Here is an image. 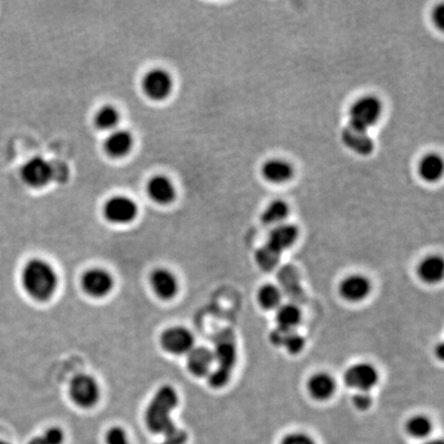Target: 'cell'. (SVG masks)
<instances>
[{
    "instance_id": "38",
    "label": "cell",
    "mask_w": 444,
    "mask_h": 444,
    "mask_svg": "<svg viewBox=\"0 0 444 444\" xmlns=\"http://www.w3.org/2000/svg\"><path fill=\"white\" fill-rule=\"evenodd\" d=\"M160 444H170V443H167V441H166V443H160Z\"/></svg>"
},
{
    "instance_id": "26",
    "label": "cell",
    "mask_w": 444,
    "mask_h": 444,
    "mask_svg": "<svg viewBox=\"0 0 444 444\" xmlns=\"http://www.w3.org/2000/svg\"><path fill=\"white\" fill-rule=\"evenodd\" d=\"M259 306L266 311L277 309L281 306L282 292L279 287L273 284H266L260 287L257 292Z\"/></svg>"
},
{
    "instance_id": "9",
    "label": "cell",
    "mask_w": 444,
    "mask_h": 444,
    "mask_svg": "<svg viewBox=\"0 0 444 444\" xmlns=\"http://www.w3.org/2000/svg\"><path fill=\"white\" fill-rule=\"evenodd\" d=\"M380 380L378 369L370 363L360 362L345 370V385L357 392H369Z\"/></svg>"
},
{
    "instance_id": "36",
    "label": "cell",
    "mask_w": 444,
    "mask_h": 444,
    "mask_svg": "<svg viewBox=\"0 0 444 444\" xmlns=\"http://www.w3.org/2000/svg\"><path fill=\"white\" fill-rule=\"evenodd\" d=\"M424 444H443V443H441V441L434 440V441H429V443H424Z\"/></svg>"
},
{
    "instance_id": "22",
    "label": "cell",
    "mask_w": 444,
    "mask_h": 444,
    "mask_svg": "<svg viewBox=\"0 0 444 444\" xmlns=\"http://www.w3.org/2000/svg\"><path fill=\"white\" fill-rule=\"evenodd\" d=\"M276 313L278 328L285 331H295L302 321V312L292 304H281Z\"/></svg>"
},
{
    "instance_id": "37",
    "label": "cell",
    "mask_w": 444,
    "mask_h": 444,
    "mask_svg": "<svg viewBox=\"0 0 444 444\" xmlns=\"http://www.w3.org/2000/svg\"><path fill=\"white\" fill-rule=\"evenodd\" d=\"M0 444H10V443H6V441L0 440Z\"/></svg>"
},
{
    "instance_id": "28",
    "label": "cell",
    "mask_w": 444,
    "mask_h": 444,
    "mask_svg": "<svg viewBox=\"0 0 444 444\" xmlns=\"http://www.w3.org/2000/svg\"><path fill=\"white\" fill-rule=\"evenodd\" d=\"M306 345V340L300 334L296 333L295 331H285L282 336L281 344L280 347H284L290 354L300 353Z\"/></svg>"
},
{
    "instance_id": "34",
    "label": "cell",
    "mask_w": 444,
    "mask_h": 444,
    "mask_svg": "<svg viewBox=\"0 0 444 444\" xmlns=\"http://www.w3.org/2000/svg\"><path fill=\"white\" fill-rule=\"evenodd\" d=\"M436 354H437V355L439 356V357H440V358L443 357V354H444L443 345H439L438 347H437Z\"/></svg>"
},
{
    "instance_id": "23",
    "label": "cell",
    "mask_w": 444,
    "mask_h": 444,
    "mask_svg": "<svg viewBox=\"0 0 444 444\" xmlns=\"http://www.w3.org/2000/svg\"><path fill=\"white\" fill-rule=\"evenodd\" d=\"M121 123V112L113 105L106 104L99 109L94 116V123L101 131L111 132L118 129Z\"/></svg>"
},
{
    "instance_id": "21",
    "label": "cell",
    "mask_w": 444,
    "mask_h": 444,
    "mask_svg": "<svg viewBox=\"0 0 444 444\" xmlns=\"http://www.w3.org/2000/svg\"><path fill=\"white\" fill-rule=\"evenodd\" d=\"M418 275L425 283H438L443 280L444 275L443 259L436 255L426 257L419 264Z\"/></svg>"
},
{
    "instance_id": "29",
    "label": "cell",
    "mask_w": 444,
    "mask_h": 444,
    "mask_svg": "<svg viewBox=\"0 0 444 444\" xmlns=\"http://www.w3.org/2000/svg\"><path fill=\"white\" fill-rule=\"evenodd\" d=\"M106 444H130L127 433L121 427H112L105 435Z\"/></svg>"
},
{
    "instance_id": "27",
    "label": "cell",
    "mask_w": 444,
    "mask_h": 444,
    "mask_svg": "<svg viewBox=\"0 0 444 444\" xmlns=\"http://www.w3.org/2000/svg\"><path fill=\"white\" fill-rule=\"evenodd\" d=\"M407 430L412 437L424 438L431 433L432 423L427 417L419 414V416L412 417L407 421Z\"/></svg>"
},
{
    "instance_id": "25",
    "label": "cell",
    "mask_w": 444,
    "mask_h": 444,
    "mask_svg": "<svg viewBox=\"0 0 444 444\" xmlns=\"http://www.w3.org/2000/svg\"><path fill=\"white\" fill-rule=\"evenodd\" d=\"M289 215L288 204L284 201H273L262 212L261 222L264 226H280Z\"/></svg>"
},
{
    "instance_id": "1",
    "label": "cell",
    "mask_w": 444,
    "mask_h": 444,
    "mask_svg": "<svg viewBox=\"0 0 444 444\" xmlns=\"http://www.w3.org/2000/svg\"><path fill=\"white\" fill-rule=\"evenodd\" d=\"M178 405V394L171 386H163L150 401L147 410L148 428L156 433H165L170 444H181L185 434L175 427L170 414Z\"/></svg>"
},
{
    "instance_id": "6",
    "label": "cell",
    "mask_w": 444,
    "mask_h": 444,
    "mask_svg": "<svg viewBox=\"0 0 444 444\" xmlns=\"http://www.w3.org/2000/svg\"><path fill=\"white\" fill-rule=\"evenodd\" d=\"M143 93L149 100L161 102L172 95L174 91V80L169 71L164 68L150 69L143 76Z\"/></svg>"
},
{
    "instance_id": "16",
    "label": "cell",
    "mask_w": 444,
    "mask_h": 444,
    "mask_svg": "<svg viewBox=\"0 0 444 444\" xmlns=\"http://www.w3.org/2000/svg\"><path fill=\"white\" fill-rule=\"evenodd\" d=\"M370 292H371V283L369 278L360 273L347 276L340 285V295L347 302H362Z\"/></svg>"
},
{
    "instance_id": "18",
    "label": "cell",
    "mask_w": 444,
    "mask_h": 444,
    "mask_svg": "<svg viewBox=\"0 0 444 444\" xmlns=\"http://www.w3.org/2000/svg\"><path fill=\"white\" fill-rule=\"evenodd\" d=\"M345 147L360 156H369L374 152V143L369 132L361 131L347 125L342 133Z\"/></svg>"
},
{
    "instance_id": "31",
    "label": "cell",
    "mask_w": 444,
    "mask_h": 444,
    "mask_svg": "<svg viewBox=\"0 0 444 444\" xmlns=\"http://www.w3.org/2000/svg\"><path fill=\"white\" fill-rule=\"evenodd\" d=\"M372 403V397L369 392H356L353 396V405L361 410L367 409Z\"/></svg>"
},
{
    "instance_id": "2",
    "label": "cell",
    "mask_w": 444,
    "mask_h": 444,
    "mask_svg": "<svg viewBox=\"0 0 444 444\" xmlns=\"http://www.w3.org/2000/svg\"><path fill=\"white\" fill-rule=\"evenodd\" d=\"M21 279L27 295L39 302L51 300L59 284L55 269L40 259H30L25 264Z\"/></svg>"
},
{
    "instance_id": "15",
    "label": "cell",
    "mask_w": 444,
    "mask_h": 444,
    "mask_svg": "<svg viewBox=\"0 0 444 444\" xmlns=\"http://www.w3.org/2000/svg\"><path fill=\"white\" fill-rule=\"evenodd\" d=\"M133 134L125 129L114 130L107 135L104 141V150L111 158L122 159L133 150Z\"/></svg>"
},
{
    "instance_id": "8",
    "label": "cell",
    "mask_w": 444,
    "mask_h": 444,
    "mask_svg": "<svg viewBox=\"0 0 444 444\" xmlns=\"http://www.w3.org/2000/svg\"><path fill=\"white\" fill-rule=\"evenodd\" d=\"M138 205L133 199L127 196H114L105 202L103 206V215L111 223H132L138 216Z\"/></svg>"
},
{
    "instance_id": "13",
    "label": "cell",
    "mask_w": 444,
    "mask_h": 444,
    "mask_svg": "<svg viewBox=\"0 0 444 444\" xmlns=\"http://www.w3.org/2000/svg\"><path fill=\"white\" fill-rule=\"evenodd\" d=\"M147 190L148 197L159 205H170L176 199V186L171 179L165 175H156L150 178L147 183Z\"/></svg>"
},
{
    "instance_id": "20",
    "label": "cell",
    "mask_w": 444,
    "mask_h": 444,
    "mask_svg": "<svg viewBox=\"0 0 444 444\" xmlns=\"http://www.w3.org/2000/svg\"><path fill=\"white\" fill-rule=\"evenodd\" d=\"M261 173L262 176L269 183L273 185H283L292 178L295 170L288 161L275 159L264 164Z\"/></svg>"
},
{
    "instance_id": "10",
    "label": "cell",
    "mask_w": 444,
    "mask_h": 444,
    "mask_svg": "<svg viewBox=\"0 0 444 444\" xmlns=\"http://www.w3.org/2000/svg\"><path fill=\"white\" fill-rule=\"evenodd\" d=\"M161 345L171 355H187L195 347V336L183 326L170 327L161 333Z\"/></svg>"
},
{
    "instance_id": "3",
    "label": "cell",
    "mask_w": 444,
    "mask_h": 444,
    "mask_svg": "<svg viewBox=\"0 0 444 444\" xmlns=\"http://www.w3.org/2000/svg\"><path fill=\"white\" fill-rule=\"evenodd\" d=\"M213 354L216 366L209 374V383L212 388L218 389L230 381L237 359L234 338L230 333H221L216 336Z\"/></svg>"
},
{
    "instance_id": "11",
    "label": "cell",
    "mask_w": 444,
    "mask_h": 444,
    "mask_svg": "<svg viewBox=\"0 0 444 444\" xmlns=\"http://www.w3.org/2000/svg\"><path fill=\"white\" fill-rule=\"evenodd\" d=\"M114 280L111 273L100 268L90 269L82 277V288L94 298L106 297L113 290Z\"/></svg>"
},
{
    "instance_id": "14",
    "label": "cell",
    "mask_w": 444,
    "mask_h": 444,
    "mask_svg": "<svg viewBox=\"0 0 444 444\" xmlns=\"http://www.w3.org/2000/svg\"><path fill=\"white\" fill-rule=\"evenodd\" d=\"M150 285L156 295L166 302L173 300L179 290L176 276L167 269H156L152 271Z\"/></svg>"
},
{
    "instance_id": "24",
    "label": "cell",
    "mask_w": 444,
    "mask_h": 444,
    "mask_svg": "<svg viewBox=\"0 0 444 444\" xmlns=\"http://www.w3.org/2000/svg\"><path fill=\"white\" fill-rule=\"evenodd\" d=\"M443 161L438 154H428L419 163V173L427 183H437L443 174Z\"/></svg>"
},
{
    "instance_id": "4",
    "label": "cell",
    "mask_w": 444,
    "mask_h": 444,
    "mask_svg": "<svg viewBox=\"0 0 444 444\" xmlns=\"http://www.w3.org/2000/svg\"><path fill=\"white\" fill-rule=\"evenodd\" d=\"M382 112L383 105L380 99L374 96H364L352 105L349 112V125L369 132V128L374 127L380 121Z\"/></svg>"
},
{
    "instance_id": "12",
    "label": "cell",
    "mask_w": 444,
    "mask_h": 444,
    "mask_svg": "<svg viewBox=\"0 0 444 444\" xmlns=\"http://www.w3.org/2000/svg\"><path fill=\"white\" fill-rule=\"evenodd\" d=\"M298 233V228L293 224L282 223L275 226L262 248L281 259L282 253L295 243Z\"/></svg>"
},
{
    "instance_id": "17",
    "label": "cell",
    "mask_w": 444,
    "mask_h": 444,
    "mask_svg": "<svg viewBox=\"0 0 444 444\" xmlns=\"http://www.w3.org/2000/svg\"><path fill=\"white\" fill-rule=\"evenodd\" d=\"M188 371L197 378L209 376L214 366V354L209 347H194L187 354L186 360Z\"/></svg>"
},
{
    "instance_id": "35",
    "label": "cell",
    "mask_w": 444,
    "mask_h": 444,
    "mask_svg": "<svg viewBox=\"0 0 444 444\" xmlns=\"http://www.w3.org/2000/svg\"><path fill=\"white\" fill-rule=\"evenodd\" d=\"M29 444H44V443H42V439H40V437H37V438L33 439V440L31 441V443Z\"/></svg>"
},
{
    "instance_id": "33",
    "label": "cell",
    "mask_w": 444,
    "mask_h": 444,
    "mask_svg": "<svg viewBox=\"0 0 444 444\" xmlns=\"http://www.w3.org/2000/svg\"><path fill=\"white\" fill-rule=\"evenodd\" d=\"M433 21H434V24L436 25L438 28L443 29L444 27V6L443 4H440V6L435 8L434 12H433L432 15Z\"/></svg>"
},
{
    "instance_id": "30",
    "label": "cell",
    "mask_w": 444,
    "mask_h": 444,
    "mask_svg": "<svg viewBox=\"0 0 444 444\" xmlns=\"http://www.w3.org/2000/svg\"><path fill=\"white\" fill-rule=\"evenodd\" d=\"M42 443L44 444H63L64 443V433L60 428H49L44 432L42 436H40Z\"/></svg>"
},
{
    "instance_id": "32",
    "label": "cell",
    "mask_w": 444,
    "mask_h": 444,
    "mask_svg": "<svg viewBox=\"0 0 444 444\" xmlns=\"http://www.w3.org/2000/svg\"><path fill=\"white\" fill-rule=\"evenodd\" d=\"M282 444H315L314 441L308 436V435L302 434V433H295V434L288 435L285 437Z\"/></svg>"
},
{
    "instance_id": "7",
    "label": "cell",
    "mask_w": 444,
    "mask_h": 444,
    "mask_svg": "<svg viewBox=\"0 0 444 444\" xmlns=\"http://www.w3.org/2000/svg\"><path fill=\"white\" fill-rule=\"evenodd\" d=\"M69 396L74 405L89 409L100 400V387L97 381L89 374H78L69 385Z\"/></svg>"
},
{
    "instance_id": "5",
    "label": "cell",
    "mask_w": 444,
    "mask_h": 444,
    "mask_svg": "<svg viewBox=\"0 0 444 444\" xmlns=\"http://www.w3.org/2000/svg\"><path fill=\"white\" fill-rule=\"evenodd\" d=\"M20 175L25 185L40 190L55 180L56 166L42 156H32L25 161Z\"/></svg>"
},
{
    "instance_id": "19",
    "label": "cell",
    "mask_w": 444,
    "mask_h": 444,
    "mask_svg": "<svg viewBox=\"0 0 444 444\" xmlns=\"http://www.w3.org/2000/svg\"><path fill=\"white\" fill-rule=\"evenodd\" d=\"M308 391L316 400L324 401L331 398L336 389L335 381L326 372H318L309 378Z\"/></svg>"
}]
</instances>
